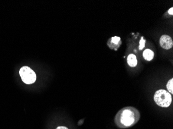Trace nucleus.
<instances>
[{
    "mask_svg": "<svg viewBox=\"0 0 173 129\" xmlns=\"http://www.w3.org/2000/svg\"><path fill=\"white\" fill-rule=\"evenodd\" d=\"M19 74L22 81L27 84H31L36 81V74L29 67L24 66L21 68Z\"/></svg>",
    "mask_w": 173,
    "mask_h": 129,
    "instance_id": "7ed1b4c3",
    "label": "nucleus"
},
{
    "mask_svg": "<svg viewBox=\"0 0 173 129\" xmlns=\"http://www.w3.org/2000/svg\"><path fill=\"white\" fill-rule=\"evenodd\" d=\"M145 40L143 39V37H142L140 42H139V49L140 50H142V49L145 47Z\"/></svg>",
    "mask_w": 173,
    "mask_h": 129,
    "instance_id": "1a4fd4ad",
    "label": "nucleus"
},
{
    "mask_svg": "<svg viewBox=\"0 0 173 129\" xmlns=\"http://www.w3.org/2000/svg\"><path fill=\"white\" fill-rule=\"evenodd\" d=\"M173 79L171 78V80L168 81L166 84V88L168 89V93H170L171 95L173 94Z\"/></svg>",
    "mask_w": 173,
    "mask_h": 129,
    "instance_id": "0eeeda50",
    "label": "nucleus"
},
{
    "mask_svg": "<svg viewBox=\"0 0 173 129\" xmlns=\"http://www.w3.org/2000/svg\"><path fill=\"white\" fill-rule=\"evenodd\" d=\"M120 40H121V38L119 37H117V36H115V37H112V38H111L112 42H113V43L116 44V45L119 43V42L120 41Z\"/></svg>",
    "mask_w": 173,
    "mask_h": 129,
    "instance_id": "6e6552de",
    "label": "nucleus"
},
{
    "mask_svg": "<svg viewBox=\"0 0 173 129\" xmlns=\"http://www.w3.org/2000/svg\"><path fill=\"white\" fill-rule=\"evenodd\" d=\"M56 129H69L67 127L65 126H59L57 127Z\"/></svg>",
    "mask_w": 173,
    "mask_h": 129,
    "instance_id": "9b49d317",
    "label": "nucleus"
},
{
    "mask_svg": "<svg viewBox=\"0 0 173 129\" xmlns=\"http://www.w3.org/2000/svg\"><path fill=\"white\" fill-rule=\"evenodd\" d=\"M168 13L169 14H171V15H173V7H171L169 10L168 11Z\"/></svg>",
    "mask_w": 173,
    "mask_h": 129,
    "instance_id": "9d476101",
    "label": "nucleus"
},
{
    "mask_svg": "<svg viewBox=\"0 0 173 129\" xmlns=\"http://www.w3.org/2000/svg\"><path fill=\"white\" fill-rule=\"evenodd\" d=\"M140 118L141 114L137 109L133 106H126L118 112L114 121L120 129H126L137 124Z\"/></svg>",
    "mask_w": 173,
    "mask_h": 129,
    "instance_id": "f257e3e1",
    "label": "nucleus"
},
{
    "mask_svg": "<svg viewBox=\"0 0 173 129\" xmlns=\"http://www.w3.org/2000/svg\"><path fill=\"white\" fill-rule=\"evenodd\" d=\"M159 42L161 47L165 50H169L173 47V40L168 35H163L161 36Z\"/></svg>",
    "mask_w": 173,
    "mask_h": 129,
    "instance_id": "20e7f679",
    "label": "nucleus"
},
{
    "mask_svg": "<svg viewBox=\"0 0 173 129\" xmlns=\"http://www.w3.org/2000/svg\"><path fill=\"white\" fill-rule=\"evenodd\" d=\"M143 58L147 61H151L154 58L155 53L150 49H147L143 52Z\"/></svg>",
    "mask_w": 173,
    "mask_h": 129,
    "instance_id": "39448f33",
    "label": "nucleus"
},
{
    "mask_svg": "<svg viewBox=\"0 0 173 129\" xmlns=\"http://www.w3.org/2000/svg\"><path fill=\"white\" fill-rule=\"evenodd\" d=\"M153 99L158 105L162 108L169 107L172 102L171 94L165 90H159L155 92Z\"/></svg>",
    "mask_w": 173,
    "mask_h": 129,
    "instance_id": "f03ea898",
    "label": "nucleus"
},
{
    "mask_svg": "<svg viewBox=\"0 0 173 129\" xmlns=\"http://www.w3.org/2000/svg\"><path fill=\"white\" fill-rule=\"evenodd\" d=\"M127 62L131 67H135L136 66L138 61L136 55L133 54H129L127 58Z\"/></svg>",
    "mask_w": 173,
    "mask_h": 129,
    "instance_id": "423d86ee",
    "label": "nucleus"
}]
</instances>
